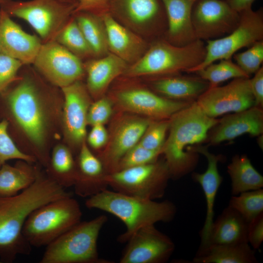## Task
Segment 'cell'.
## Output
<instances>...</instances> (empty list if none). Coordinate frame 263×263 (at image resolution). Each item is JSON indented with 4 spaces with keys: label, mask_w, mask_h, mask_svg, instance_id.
Returning a JSON list of instances; mask_svg holds the SVG:
<instances>
[{
    "label": "cell",
    "mask_w": 263,
    "mask_h": 263,
    "mask_svg": "<svg viewBox=\"0 0 263 263\" xmlns=\"http://www.w3.org/2000/svg\"><path fill=\"white\" fill-rule=\"evenodd\" d=\"M87 73V89L96 100L105 95L110 84L123 75L129 66L124 60L109 52L106 55L88 59L84 63Z\"/></svg>",
    "instance_id": "cb8c5ba5"
},
{
    "label": "cell",
    "mask_w": 263,
    "mask_h": 263,
    "mask_svg": "<svg viewBox=\"0 0 263 263\" xmlns=\"http://www.w3.org/2000/svg\"><path fill=\"white\" fill-rule=\"evenodd\" d=\"M113 105L108 96L105 95L91 103L87 114V124L91 126L104 125L110 119Z\"/></svg>",
    "instance_id": "ab89813d"
},
{
    "label": "cell",
    "mask_w": 263,
    "mask_h": 263,
    "mask_svg": "<svg viewBox=\"0 0 263 263\" xmlns=\"http://www.w3.org/2000/svg\"><path fill=\"white\" fill-rule=\"evenodd\" d=\"M38 172L25 164L12 167L4 164L0 168V197L19 193L36 180Z\"/></svg>",
    "instance_id": "4dcf8cb0"
},
{
    "label": "cell",
    "mask_w": 263,
    "mask_h": 263,
    "mask_svg": "<svg viewBox=\"0 0 263 263\" xmlns=\"http://www.w3.org/2000/svg\"><path fill=\"white\" fill-rule=\"evenodd\" d=\"M62 0L66 1V2H70V3H76L77 0Z\"/></svg>",
    "instance_id": "c3c4849f"
},
{
    "label": "cell",
    "mask_w": 263,
    "mask_h": 263,
    "mask_svg": "<svg viewBox=\"0 0 263 263\" xmlns=\"http://www.w3.org/2000/svg\"><path fill=\"white\" fill-rule=\"evenodd\" d=\"M195 73L209 83V88L217 86L229 79L250 77L231 59L220 60L218 63H212Z\"/></svg>",
    "instance_id": "836d02e7"
},
{
    "label": "cell",
    "mask_w": 263,
    "mask_h": 263,
    "mask_svg": "<svg viewBox=\"0 0 263 263\" xmlns=\"http://www.w3.org/2000/svg\"><path fill=\"white\" fill-rule=\"evenodd\" d=\"M161 154V150H149L137 143L123 156L115 171L155 162Z\"/></svg>",
    "instance_id": "8d00e7d4"
},
{
    "label": "cell",
    "mask_w": 263,
    "mask_h": 263,
    "mask_svg": "<svg viewBox=\"0 0 263 263\" xmlns=\"http://www.w3.org/2000/svg\"><path fill=\"white\" fill-rule=\"evenodd\" d=\"M78 171L74 185L75 193L81 197L91 196L103 188L102 178L105 174L103 165L90 150L86 143L80 146L78 158Z\"/></svg>",
    "instance_id": "4316f807"
},
{
    "label": "cell",
    "mask_w": 263,
    "mask_h": 263,
    "mask_svg": "<svg viewBox=\"0 0 263 263\" xmlns=\"http://www.w3.org/2000/svg\"><path fill=\"white\" fill-rule=\"evenodd\" d=\"M197 39L211 40L223 37L238 25L240 14L225 0H197L191 13Z\"/></svg>",
    "instance_id": "9a60e30c"
},
{
    "label": "cell",
    "mask_w": 263,
    "mask_h": 263,
    "mask_svg": "<svg viewBox=\"0 0 263 263\" xmlns=\"http://www.w3.org/2000/svg\"><path fill=\"white\" fill-rule=\"evenodd\" d=\"M112 0H77L74 13L89 12L100 15L108 12Z\"/></svg>",
    "instance_id": "7bdbcfd3"
},
{
    "label": "cell",
    "mask_w": 263,
    "mask_h": 263,
    "mask_svg": "<svg viewBox=\"0 0 263 263\" xmlns=\"http://www.w3.org/2000/svg\"><path fill=\"white\" fill-rule=\"evenodd\" d=\"M107 33L109 52L129 65L137 61L149 47L138 34L116 20L109 12L100 14Z\"/></svg>",
    "instance_id": "7402d4cb"
},
{
    "label": "cell",
    "mask_w": 263,
    "mask_h": 263,
    "mask_svg": "<svg viewBox=\"0 0 263 263\" xmlns=\"http://www.w3.org/2000/svg\"><path fill=\"white\" fill-rule=\"evenodd\" d=\"M210 130L207 139L212 145L231 141L245 133L259 136L263 133V108L253 106L225 116Z\"/></svg>",
    "instance_id": "ffe728a7"
},
{
    "label": "cell",
    "mask_w": 263,
    "mask_h": 263,
    "mask_svg": "<svg viewBox=\"0 0 263 263\" xmlns=\"http://www.w3.org/2000/svg\"><path fill=\"white\" fill-rule=\"evenodd\" d=\"M255 0H225L229 6L234 11L240 13L251 8Z\"/></svg>",
    "instance_id": "bcb514c9"
},
{
    "label": "cell",
    "mask_w": 263,
    "mask_h": 263,
    "mask_svg": "<svg viewBox=\"0 0 263 263\" xmlns=\"http://www.w3.org/2000/svg\"><path fill=\"white\" fill-rule=\"evenodd\" d=\"M171 178L165 160L132 167L105 174L102 183L114 191L144 199L162 198Z\"/></svg>",
    "instance_id": "ba28073f"
},
{
    "label": "cell",
    "mask_w": 263,
    "mask_h": 263,
    "mask_svg": "<svg viewBox=\"0 0 263 263\" xmlns=\"http://www.w3.org/2000/svg\"><path fill=\"white\" fill-rule=\"evenodd\" d=\"M169 120V134L162 154L171 178L177 179L192 171L198 163V154L188 151V148L206 140L209 130L219 119L206 115L195 101Z\"/></svg>",
    "instance_id": "7a4b0ae2"
},
{
    "label": "cell",
    "mask_w": 263,
    "mask_h": 263,
    "mask_svg": "<svg viewBox=\"0 0 263 263\" xmlns=\"http://www.w3.org/2000/svg\"><path fill=\"white\" fill-rule=\"evenodd\" d=\"M108 97L118 112L134 114L153 120L169 119L174 114L193 102L167 98L150 89L137 84L119 88L113 91Z\"/></svg>",
    "instance_id": "9c48e42d"
},
{
    "label": "cell",
    "mask_w": 263,
    "mask_h": 263,
    "mask_svg": "<svg viewBox=\"0 0 263 263\" xmlns=\"http://www.w3.org/2000/svg\"><path fill=\"white\" fill-rule=\"evenodd\" d=\"M22 65L19 61L0 54V93L15 80Z\"/></svg>",
    "instance_id": "60d3db41"
},
{
    "label": "cell",
    "mask_w": 263,
    "mask_h": 263,
    "mask_svg": "<svg viewBox=\"0 0 263 263\" xmlns=\"http://www.w3.org/2000/svg\"><path fill=\"white\" fill-rule=\"evenodd\" d=\"M51 175L49 176L60 186L66 188L74 186L77 171L70 150L63 145L53 150L50 161Z\"/></svg>",
    "instance_id": "1f68e13d"
},
{
    "label": "cell",
    "mask_w": 263,
    "mask_h": 263,
    "mask_svg": "<svg viewBox=\"0 0 263 263\" xmlns=\"http://www.w3.org/2000/svg\"><path fill=\"white\" fill-rule=\"evenodd\" d=\"M108 221L104 215L79 222L47 245L40 263H109L100 259L98 237Z\"/></svg>",
    "instance_id": "5b68a950"
},
{
    "label": "cell",
    "mask_w": 263,
    "mask_h": 263,
    "mask_svg": "<svg viewBox=\"0 0 263 263\" xmlns=\"http://www.w3.org/2000/svg\"><path fill=\"white\" fill-rule=\"evenodd\" d=\"M237 27L229 34L218 38L207 40L203 61L188 73H195L216 60L231 59L236 52L263 40V14L262 10L252 8L240 13Z\"/></svg>",
    "instance_id": "30bf717a"
},
{
    "label": "cell",
    "mask_w": 263,
    "mask_h": 263,
    "mask_svg": "<svg viewBox=\"0 0 263 263\" xmlns=\"http://www.w3.org/2000/svg\"><path fill=\"white\" fill-rule=\"evenodd\" d=\"M194 263H256L255 249L248 243L215 244L199 249Z\"/></svg>",
    "instance_id": "83f0119b"
},
{
    "label": "cell",
    "mask_w": 263,
    "mask_h": 263,
    "mask_svg": "<svg viewBox=\"0 0 263 263\" xmlns=\"http://www.w3.org/2000/svg\"><path fill=\"white\" fill-rule=\"evenodd\" d=\"M72 196L49 176L38 173L34 182L13 196L0 197V261L12 263L28 255L32 246L22 234L25 222L36 209L51 201Z\"/></svg>",
    "instance_id": "6da1fadb"
},
{
    "label": "cell",
    "mask_w": 263,
    "mask_h": 263,
    "mask_svg": "<svg viewBox=\"0 0 263 263\" xmlns=\"http://www.w3.org/2000/svg\"><path fill=\"white\" fill-rule=\"evenodd\" d=\"M228 206L238 211L248 223L263 213V188L232 195Z\"/></svg>",
    "instance_id": "e575fe53"
},
{
    "label": "cell",
    "mask_w": 263,
    "mask_h": 263,
    "mask_svg": "<svg viewBox=\"0 0 263 263\" xmlns=\"http://www.w3.org/2000/svg\"><path fill=\"white\" fill-rule=\"evenodd\" d=\"M108 132L107 142L98 158L105 174L115 172L123 156L138 143L151 119L130 113L115 115Z\"/></svg>",
    "instance_id": "7c38bea8"
},
{
    "label": "cell",
    "mask_w": 263,
    "mask_h": 263,
    "mask_svg": "<svg viewBox=\"0 0 263 263\" xmlns=\"http://www.w3.org/2000/svg\"><path fill=\"white\" fill-rule=\"evenodd\" d=\"M0 263H1V262L0 261Z\"/></svg>",
    "instance_id": "f907efd6"
},
{
    "label": "cell",
    "mask_w": 263,
    "mask_h": 263,
    "mask_svg": "<svg viewBox=\"0 0 263 263\" xmlns=\"http://www.w3.org/2000/svg\"><path fill=\"white\" fill-rule=\"evenodd\" d=\"M196 101L204 113L212 118L242 111L255 104L249 78L246 77L234 78L223 86L208 88Z\"/></svg>",
    "instance_id": "2e32d148"
},
{
    "label": "cell",
    "mask_w": 263,
    "mask_h": 263,
    "mask_svg": "<svg viewBox=\"0 0 263 263\" xmlns=\"http://www.w3.org/2000/svg\"><path fill=\"white\" fill-rule=\"evenodd\" d=\"M151 90L170 99L193 102L209 87V83L199 76L181 74L150 78Z\"/></svg>",
    "instance_id": "d4e9b609"
},
{
    "label": "cell",
    "mask_w": 263,
    "mask_h": 263,
    "mask_svg": "<svg viewBox=\"0 0 263 263\" xmlns=\"http://www.w3.org/2000/svg\"><path fill=\"white\" fill-rule=\"evenodd\" d=\"M120 263H164L172 254L175 245L154 225L138 230L127 241Z\"/></svg>",
    "instance_id": "e0dca14e"
},
{
    "label": "cell",
    "mask_w": 263,
    "mask_h": 263,
    "mask_svg": "<svg viewBox=\"0 0 263 263\" xmlns=\"http://www.w3.org/2000/svg\"><path fill=\"white\" fill-rule=\"evenodd\" d=\"M0 10V54L23 65L33 64L43 43L41 39L24 31L5 11Z\"/></svg>",
    "instance_id": "ac0fdd59"
},
{
    "label": "cell",
    "mask_w": 263,
    "mask_h": 263,
    "mask_svg": "<svg viewBox=\"0 0 263 263\" xmlns=\"http://www.w3.org/2000/svg\"><path fill=\"white\" fill-rule=\"evenodd\" d=\"M161 0L167 23L164 38L177 46H184L197 39L191 19L192 8L197 0Z\"/></svg>",
    "instance_id": "603a6c76"
},
{
    "label": "cell",
    "mask_w": 263,
    "mask_h": 263,
    "mask_svg": "<svg viewBox=\"0 0 263 263\" xmlns=\"http://www.w3.org/2000/svg\"><path fill=\"white\" fill-rule=\"evenodd\" d=\"M205 55L206 47L202 40L177 46L161 38L155 40L137 61L129 65L123 75L153 78L188 73L203 61Z\"/></svg>",
    "instance_id": "277c9868"
},
{
    "label": "cell",
    "mask_w": 263,
    "mask_h": 263,
    "mask_svg": "<svg viewBox=\"0 0 263 263\" xmlns=\"http://www.w3.org/2000/svg\"><path fill=\"white\" fill-rule=\"evenodd\" d=\"M82 211L72 196L45 204L26 219L22 234L31 246H46L81 221Z\"/></svg>",
    "instance_id": "8992f818"
},
{
    "label": "cell",
    "mask_w": 263,
    "mask_h": 263,
    "mask_svg": "<svg viewBox=\"0 0 263 263\" xmlns=\"http://www.w3.org/2000/svg\"><path fill=\"white\" fill-rule=\"evenodd\" d=\"M188 150L204 155L207 161V167L204 172H193L192 174L193 180L201 186L206 201V217L200 234L201 243L199 248H202L205 247L207 244L214 221L215 198L223 181V177L218 171V163L222 158L221 155L210 152L207 146L196 145L188 147Z\"/></svg>",
    "instance_id": "44dd1931"
},
{
    "label": "cell",
    "mask_w": 263,
    "mask_h": 263,
    "mask_svg": "<svg viewBox=\"0 0 263 263\" xmlns=\"http://www.w3.org/2000/svg\"><path fill=\"white\" fill-rule=\"evenodd\" d=\"M89 208L111 213L126 225L125 231L118 237L126 243L140 228L158 222H169L174 218L176 207L169 200L156 202L112 191L106 188L90 196L85 202Z\"/></svg>",
    "instance_id": "3957f363"
},
{
    "label": "cell",
    "mask_w": 263,
    "mask_h": 263,
    "mask_svg": "<svg viewBox=\"0 0 263 263\" xmlns=\"http://www.w3.org/2000/svg\"><path fill=\"white\" fill-rule=\"evenodd\" d=\"M8 102L18 124L37 146L42 145L46 128L45 118L39 92L28 77L21 79L9 93Z\"/></svg>",
    "instance_id": "4fadbf2b"
},
{
    "label": "cell",
    "mask_w": 263,
    "mask_h": 263,
    "mask_svg": "<svg viewBox=\"0 0 263 263\" xmlns=\"http://www.w3.org/2000/svg\"><path fill=\"white\" fill-rule=\"evenodd\" d=\"M33 64L61 88L81 80L85 73L82 60L55 40L42 43Z\"/></svg>",
    "instance_id": "5bb4252c"
},
{
    "label": "cell",
    "mask_w": 263,
    "mask_h": 263,
    "mask_svg": "<svg viewBox=\"0 0 263 263\" xmlns=\"http://www.w3.org/2000/svg\"><path fill=\"white\" fill-rule=\"evenodd\" d=\"M248 223L238 211L228 206L213 221L207 244L203 248L209 245L248 243Z\"/></svg>",
    "instance_id": "484cf974"
},
{
    "label": "cell",
    "mask_w": 263,
    "mask_h": 263,
    "mask_svg": "<svg viewBox=\"0 0 263 263\" xmlns=\"http://www.w3.org/2000/svg\"><path fill=\"white\" fill-rule=\"evenodd\" d=\"M53 40L81 60L94 58L93 52L74 15L60 30Z\"/></svg>",
    "instance_id": "d6a6232c"
},
{
    "label": "cell",
    "mask_w": 263,
    "mask_h": 263,
    "mask_svg": "<svg viewBox=\"0 0 263 263\" xmlns=\"http://www.w3.org/2000/svg\"><path fill=\"white\" fill-rule=\"evenodd\" d=\"M61 89L65 98L66 133L73 145L81 146L86 136L87 114L91 104L90 94L81 80Z\"/></svg>",
    "instance_id": "d6986e66"
},
{
    "label": "cell",
    "mask_w": 263,
    "mask_h": 263,
    "mask_svg": "<svg viewBox=\"0 0 263 263\" xmlns=\"http://www.w3.org/2000/svg\"><path fill=\"white\" fill-rule=\"evenodd\" d=\"M73 15L93 52L94 58L108 54L107 33L101 15L89 12H78Z\"/></svg>",
    "instance_id": "f546056e"
},
{
    "label": "cell",
    "mask_w": 263,
    "mask_h": 263,
    "mask_svg": "<svg viewBox=\"0 0 263 263\" xmlns=\"http://www.w3.org/2000/svg\"><path fill=\"white\" fill-rule=\"evenodd\" d=\"M227 171L231 181L232 195L263 187V176L253 167L246 155L233 156L227 166Z\"/></svg>",
    "instance_id": "f1b7e54d"
},
{
    "label": "cell",
    "mask_w": 263,
    "mask_h": 263,
    "mask_svg": "<svg viewBox=\"0 0 263 263\" xmlns=\"http://www.w3.org/2000/svg\"><path fill=\"white\" fill-rule=\"evenodd\" d=\"M92 127L88 137L89 145L96 150L104 148L108 141V132L104 125H95Z\"/></svg>",
    "instance_id": "ee69618b"
},
{
    "label": "cell",
    "mask_w": 263,
    "mask_h": 263,
    "mask_svg": "<svg viewBox=\"0 0 263 263\" xmlns=\"http://www.w3.org/2000/svg\"><path fill=\"white\" fill-rule=\"evenodd\" d=\"M75 6L62 0H11L0 8L11 17L26 21L44 43L54 40L73 16Z\"/></svg>",
    "instance_id": "52a82bcc"
},
{
    "label": "cell",
    "mask_w": 263,
    "mask_h": 263,
    "mask_svg": "<svg viewBox=\"0 0 263 263\" xmlns=\"http://www.w3.org/2000/svg\"><path fill=\"white\" fill-rule=\"evenodd\" d=\"M108 12L138 35L164 37L167 18L161 0H112Z\"/></svg>",
    "instance_id": "8fae6325"
},
{
    "label": "cell",
    "mask_w": 263,
    "mask_h": 263,
    "mask_svg": "<svg viewBox=\"0 0 263 263\" xmlns=\"http://www.w3.org/2000/svg\"><path fill=\"white\" fill-rule=\"evenodd\" d=\"M8 122H0V167L11 159H19L27 162H34L35 158L19 149L7 132Z\"/></svg>",
    "instance_id": "f35d334b"
},
{
    "label": "cell",
    "mask_w": 263,
    "mask_h": 263,
    "mask_svg": "<svg viewBox=\"0 0 263 263\" xmlns=\"http://www.w3.org/2000/svg\"><path fill=\"white\" fill-rule=\"evenodd\" d=\"M0 16H1V11H0Z\"/></svg>",
    "instance_id": "681fc988"
},
{
    "label": "cell",
    "mask_w": 263,
    "mask_h": 263,
    "mask_svg": "<svg viewBox=\"0 0 263 263\" xmlns=\"http://www.w3.org/2000/svg\"><path fill=\"white\" fill-rule=\"evenodd\" d=\"M11 0H0V6L5 4Z\"/></svg>",
    "instance_id": "7dc6e473"
},
{
    "label": "cell",
    "mask_w": 263,
    "mask_h": 263,
    "mask_svg": "<svg viewBox=\"0 0 263 263\" xmlns=\"http://www.w3.org/2000/svg\"><path fill=\"white\" fill-rule=\"evenodd\" d=\"M245 51L236 53L233 58L238 66L249 76L254 74L263 62V40L255 42Z\"/></svg>",
    "instance_id": "d590c367"
},
{
    "label": "cell",
    "mask_w": 263,
    "mask_h": 263,
    "mask_svg": "<svg viewBox=\"0 0 263 263\" xmlns=\"http://www.w3.org/2000/svg\"><path fill=\"white\" fill-rule=\"evenodd\" d=\"M249 82L253 94L254 106L263 108V67L262 66L250 78Z\"/></svg>",
    "instance_id": "f6af8a7d"
},
{
    "label": "cell",
    "mask_w": 263,
    "mask_h": 263,
    "mask_svg": "<svg viewBox=\"0 0 263 263\" xmlns=\"http://www.w3.org/2000/svg\"><path fill=\"white\" fill-rule=\"evenodd\" d=\"M247 240L254 249L260 248L263 241V213L248 223Z\"/></svg>",
    "instance_id": "b9f144b4"
},
{
    "label": "cell",
    "mask_w": 263,
    "mask_h": 263,
    "mask_svg": "<svg viewBox=\"0 0 263 263\" xmlns=\"http://www.w3.org/2000/svg\"><path fill=\"white\" fill-rule=\"evenodd\" d=\"M169 126V119L152 120L138 143L149 150H162Z\"/></svg>",
    "instance_id": "74e56055"
}]
</instances>
